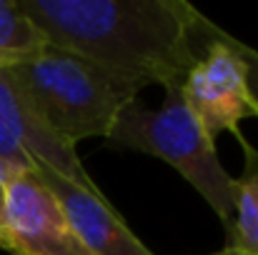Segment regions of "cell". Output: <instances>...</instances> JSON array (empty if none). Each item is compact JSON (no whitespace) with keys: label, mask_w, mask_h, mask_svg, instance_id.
I'll list each match as a JSON object with an SVG mask.
<instances>
[{"label":"cell","mask_w":258,"mask_h":255,"mask_svg":"<svg viewBox=\"0 0 258 255\" xmlns=\"http://www.w3.org/2000/svg\"><path fill=\"white\" fill-rule=\"evenodd\" d=\"M45 43L138 90L180 88L201 50L203 15L185 0H20Z\"/></svg>","instance_id":"cell-1"},{"label":"cell","mask_w":258,"mask_h":255,"mask_svg":"<svg viewBox=\"0 0 258 255\" xmlns=\"http://www.w3.org/2000/svg\"><path fill=\"white\" fill-rule=\"evenodd\" d=\"M163 93V103L156 110L146 108L138 98L131 100L120 110L108 143L113 148L153 155L178 170L228 233L236 213V178L221 165L216 140L188 110L180 88H166Z\"/></svg>","instance_id":"cell-2"},{"label":"cell","mask_w":258,"mask_h":255,"mask_svg":"<svg viewBox=\"0 0 258 255\" xmlns=\"http://www.w3.org/2000/svg\"><path fill=\"white\" fill-rule=\"evenodd\" d=\"M45 123L71 145L108 140L120 110L138 98V88L86 58L45 45L10 68Z\"/></svg>","instance_id":"cell-3"},{"label":"cell","mask_w":258,"mask_h":255,"mask_svg":"<svg viewBox=\"0 0 258 255\" xmlns=\"http://www.w3.org/2000/svg\"><path fill=\"white\" fill-rule=\"evenodd\" d=\"M180 95L213 140L221 133L238 138L243 120H258L238 55V38L213 25L206 15L201 20V50L180 83Z\"/></svg>","instance_id":"cell-4"},{"label":"cell","mask_w":258,"mask_h":255,"mask_svg":"<svg viewBox=\"0 0 258 255\" xmlns=\"http://www.w3.org/2000/svg\"><path fill=\"white\" fill-rule=\"evenodd\" d=\"M0 160L30 173H53L83 188H98L76 145L66 143L45 123L10 68H0Z\"/></svg>","instance_id":"cell-5"},{"label":"cell","mask_w":258,"mask_h":255,"mask_svg":"<svg viewBox=\"0 0 258 255\" xmlns=\"http://www.w3.org/2000/svg\"><path fill=\"white\" fill-rule=\"evenodd\" d=\"M0 248L10 255H88L53 190L30 170H20L8 183Z\"/></svg>","instance_id":"cell-6"},{"label":"cell","mask_w":258,"mask_h":255,"mask_svg":"<svg viewBox=\"0 0 258 255\" xmlns=\"http://www.w3.org/2000/svg\"><path fill=\"white\" fill-rule=\"evenodd\" d=\"M58 198L73 233L88 255H156L125 225L98 188L76 185L53 173H38Z\"/></svg>","instance_id":"cell-7"},{"label":"cell","mask_w":258,"mask_h":255,"mask_svg":"<svg viewBox=\"0 0 258 255\" xmlns=\"http://www.w3.org/2000/svg\"><path fill=\"white\" fill-rule=\"evenodd\" d=\"M238 143L243 148V170L236 178V213L226 233V248L258 253V148L243 135H238Z\"/></svg>","instance_id":"cell-8"},{"label":"cell","mask_w":258,"mask_h":255,"mask_svg":"<svg viewBox=\"0 0 258 255\" xmlns=\"http://www.w3.org/2000/svg\"><path fill=\"white\" fill-rule=\"evenodd\" d=\"M48 43L23 10L20 0H0V68H13Z\"/></svg>","instance_id":"cell-9"},{"label":"cell","mask_w":258,"mask_h":255,"mask_svg":"<svg viewBox=\"0 0 258 255\" xmlns=\"http://www.w3.org/2000/svg\"><path fill=\"white\" fill-rule=\"evenodd\" d=\"M238 55L243 60L246 68V83H248V93L253 98V105L258 108V50L246 45L243 40H238Z\"/></svg>","instance_id":"cell-10"},{"label":"cell","mask_w":258,"mask_h":255,"mask_svg":"<svg viewBox=\"0 0 258 255\" xmlns=\"http://www.w3.org/2000/svg\"><path fill=\"white\" fill-rule=\"evenodd\" d=\"M18 173H20V168H15V165H10V163L0 160V215H3V200H5L8 183H10V180H13Z\"/></svg>","instance_id":"cell-11"},{"label":"cell","mask_w":258,"mask_h":255,"mask_svg":"<svg viewBox=\"0 0 258 255\" xmlns=\"http://www.w3.org/2000/svg\"><path fill=\"white\" fill-rule=\"evenodd\" d=\"M211 255H258V253H243V250H236V248H223V250L211 253Z\"/></svg>","instance_id":"cell-12"}]
</instances>
